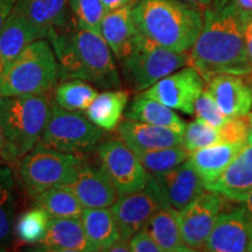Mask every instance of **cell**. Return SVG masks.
<instances>
[{"label":"cell","instance_id":"6da1fadb","mask_svg":"<svg viewBox=\"0 0 252 252\" xmlns=\"http://www.w3.org/2000/svg\"><path fill=\"white\" fill-rule=\"evenodd\" d=\"M188 65L193 67L204 82L220 74L238 76L251 74L243 19L237 5L232 2L206 11L200 35L188 53Z\"/></svg>","mask_w":252,"mask_h":252},{"label":"cell","instance_id":"7a4b0ae2","mask_svg":"<svg viewBox=\"0 0 252 252\" xmlns=\"http://www.w3.org/2000/svg\"><path fill=\"white\" fill-rule=\"evenodd\" d=\"M48 41L58 61L60 80L93 82L104 89L121 86L111 49L100 34L76 26L54 34Z\"/></svg>","mask_w":252,"mask_h":252},{"label":"cell","instance_id":"3957f363","mask_svg":"<svg viewBox=\"0 0 252 252\" xmlns=\"http://www.w3.org/2000/svg\"><path fill=\"white\" fill-rule=\"evenodd\" d=\"M132 19L141 35L174 52H188L203 26L201 12L181 0H138Z\"/></svg>","mask_w":252,"mask_h":252},{"label":"cell","instance_id":"277c9868","mask_svg":"<svg viewBox=\"0 0 252 252\" xmlns=\"http://www.w3.org/2000/svg\"><path fill=\"white\" fill-rule=\"evenodd\" d=\"M58 78L59 65L50 42L34 40L0 75V97L45 94Z\"/></svg>","mask_w":252,"mask_h":252},{"label":"cell","instance_id":"5b68a950","mask_svg":"<svg viewBox=\"0 0 252 252\" xmlns=\"http://www.w3.org/2000/svg\"><path fill=\"white\" fill-rule=\"evenodd\" d=\"M49 113L45 94L0 97V128L21 158L40 141Z\"/></svg>","mask_w":252,"mask_h":252},{"label":"cell","instance_id":"8992f818","mask_svg":"<svg viewBox=\"0 0 252 252\" xmlns=\"http://www.w3.org/2000/svg\"><path fill=\"white\" fill-rule=\"evenodd\" d=\"M86 163L82 154L68 153L37 143L21 158L20 178L32 197L47 189L68 186Z\"/></svg>","mask_w":252,"mask_h":252},{"label":"cell","instance_id":"52a82bcc","mask_svg":"<svg viewBox=\"0 0 252 252\" xmlns=\"http://www.w3.org/2000/svg\"><path fill=\"white\" fill-rule=\"evenodd\" d=\"M188 65L187 52H174L138 32L132 52L123 60V70L135 91H144L161 78Z\"/></svg>","mask_w":252,"mask_h":252},{"label":"cell","instance_id":"ba28073f","mask_svg":"<svg viewBox=\"0 0 252 252\" xmlns=\"http://www.w3.org/2000/svg\"><path fill=\"white\" fill-rule=\"evenodd\" d=\"M104 135L82 112L68 111L50 100V113L40 143L68 153L83 154L96 147Z\"/></svg>","mask_w":252,"mask_h":252},{"label":"cell","instance_id":"9c48e42d","mask_svg":"<svg viewBox=\"0 0 252 252\" xmlns=\"http://www.w3.org/2000/svg\"><path fill=\"white\" fill-rule=\"evenodd\" d=\"M100 168L115 186L119 196L134 193L146 186L150 179L139 158L122 139H110L99 145Z\"/></svg>","mask_w":252,"mask_h":252},{"label":"cell","instance_id":"30bf717a","mask_svg":"<svg viewBox=\"0 0 252 252\" xmlns=\"http://www.w3.org/2000/svg\"><path fill=\"white\" fill-rule=\"evenodd\" d=\"M171 207L156 178L150 175L146 186L134 193L119 196L111 212L117 223L119 235L128 241L135 232L146 225L149 220L158 210Z\"/></svg>","mask_w":252,"mask_h":252},{"label":"cell","instance_id":"8fae6325","mask_svg":"<svg viewBox=\"0 0 252 252\" xmlns=\"http://www.w3.org/2000/svg\"><path fill=\"white\" fill-rule=\"evenodd\" d=\"M204 90V81L193 67H184L143 91V96L173 110L193 115L196 99Z\"/></svg>","mask_w":252,"mask_h":252},{"label":"cell","instance_id":"7c38bea8","mask_svg":"<svg viewBox=\"0 0 252 252\" xmlns=\"http://www.w3.org/2000/svg\"><path fill=\"white\" fill-rule=\"evenodd\" d=\"M223 208L224 201L222 195L208 190L179 210L178 219L182 238L191 251L203 249Z\"/></svg>","mask_w":252,"mask_h":252},{"label":"cell","instance_id":"4fadbf2b","mask_svg":"<svg viewBox=\"0 0 252 252\" xmlns=\"http://www.w3.org/2000/svg\"><path fill=\"white\" fill-rule=\"evenodd\" d=\"M202 250L210 252H252V219L242 207L220 213Z\"/></svg>","mask_w":252,"mask_h":252},{"label":"cell","instance_id":"5bb4252c","mask_svg":"<svg viewBox=\"0 0 252 252\" xmlns=\"http://www.w3.org/2000/svg\"><path fill=\"white\" fill-rule=\"evenodd\" d=\"M207 83L206 90L229 119L244 117L251 112L252 89L238 75H216Z\"/></svg>","mask_w":252,"mask_h":252},{"label":"cell","instance_id":"9a60e30c","mask_svg":"<svg viewBox=\"0 0 252 252\" xmlns=\"http://www.w3.org/2000/svg\"><path fill=\"white\" fill-rule=\"evenodd\" d=\"M153 176L165 194L167 202L178 212L196 200L206 189L202 179L188 159L171 171Z\"/></svg>","mask_w":252,"mask_h":252},{"label":"cell","instance_id":"2e32d148","mask_svg":"<svg viewBox=\"0 0 252 252\" xmlns=\"http://www.w3.org/2000/svg\"><path fill=\"white\" fill-rule=\"evenodd\" d=\"M15 8L33 26L39 39L48 40L68 27L67 0H18Z\"/></svg>","mask_w":252,"mask_h":252},{"label":"cell","instance_id":"e0dca14e","mask_svg":"<svg viewBox=\"0 0 252 252\" xmlns=\"http://www.w3.org/2000/svg\"><path fill=\"white\" fill-rule=\"evenodd\" d=\"M84 208H109L117 202L119 194L102 168L84 163L75 180L68 185Z\"/></svg>","mask_w":252,"mask_h":252},{"label":"cell","instance_id":"ac0fdd59","mask_svg":"<svg viewBox=\"0 0 252 252\" xmlns=\"http://www.w3.org/2000/svg\"><path fill=\"white\" fill-rule=\"evenodd\" d=\"M119 138L135 153L182 145V135L169 128L125 119L117 126Z\"/></svg>","mask_w":252,"mask_h":252},{"label":"cell","instance_id":"d6986e66","mask_svg":"<svg viewBox=\"0 0 252 252\" xmlns=\"http://www.w3.org/2000/svg\"><path fill=\"white\" fill-rule=\"evenodd\" d=\"M206 190L228 200L252 190V143L247 141L224 172L215 181L206 185Z\"/></svg>","mask_w":252,"mask_h":252},{"label":"cell","instance_id":"ffe728a7","mask_svg":"<svg viewBox=\"0 0 252 252\" xmlns=\"http://www.w3.org/2000/svg\"><path fill=\"white\" fill-rule=\"evenodd\" d=\"M132 6L106 12L100 26V35L116 58L123 61L132 52L138 31L132 19Z\"/></svg>","mask_w":252,"mask_h":252},{"label":"cell","instance_id":"44dd1931","mask_svg":"<svg viewBox=\"0 0 252 252\" xmlns=\"http://www.w3.org/2000/svg\"><path fill=\"white\" fill-rule=\"evenodd\" d=\"M39 250L47 252H91L81 219H50Z\"/></svg>","mask_w":252,"mask_h":252},{"label":"cell","instance_id":"7402d4cb","mask_svg":"<svg viewBox=\"0 0 252 252\" xmlns=\"http://www.w3.org/2000/svg\"><path fill=\"white\" fill-rule=\"evenodd\" d=\"M37 39L35 30L14 6L0 32V75L31 42Z\"/></svg>","mask_w":252,"mask_h":252},{"label":"cell","instance_id":"603a6c76","mask_svg":"<svg viewBox=\"0 0 252 252\" xmlns=\"http://www.w3.org/2000/svg\"><path fill=\"white\" fill-rule=\"evenodd\" d=\"M247 143H219L190 152L188 161L206 185L215 181Z\"/></svg>","mask_w":252,"mask_h":252},{"label":"cell","instance_id":"cb8c5ba5","mask_svg":"<svg viewBox=\"0 0 252 252\" xmlns=\"http://www.w3.org/2000/svg\"><path fill=\"white\" fill-rule=\"evenodd\" d=\"M90 250L109 251L121 238L119 230L111 209L108 208H84L81 217Z\"/></svg>","mask_w":252,"mask_h":252},{"label":"cell","instance_id":"d4e9b609","mask_svg":"<svg viewBox=\"0 0 252 252\" xmlns=\"http://www.w3.org/2000/svg\"><path fill=\"white\" fill-rule=\"evenodd\" d=\"M125 117L126 119L169 128L181 135H184L187 126L184 119L179 117L173 109L157 100L147 98L141 94L132 100L128 108H126Z\"/></svg>","mask_w":252,"mask_h":252},{"label":"cell","instance_id":"484cf974","mask_svg":"<svg viewBox=\"0 0 252 252\" xmlns=\"http://www.w3.org/2000/svg\"><path fill=\"white\" fill-rule=\"evenodd\" d=\"M143 229L149 231L162 252H191L182 238L178 210L174 208L158 210Z\"/></svg>","mask_w":252,"mask_h":252},{"label":"cell","instance_id":"4316f807","mask_svg":"<svg viewBox=\"0 0 252 252\" xmlns=\"http://www.w3.org/2000/svg\"><path fill=\"white\" fill-rule=\"evenodd\" d=\"M130 94L125 90H110L98 94L86 110L87 117L104 131L117 128L121 123Z\"/></svg>","mask_w":252,"mask_h":252},{"label":"cell","instance_id":"83f0119b","mask_svg":"<svg viewBox=\"0 0 252 252\" xmlns=\"http://www.w3.org/2000/svg\"><path fill=\"white\" fill-rule=\"evenodd\" d=\"M36 206L45 209L50 219H81L84 207L68 186L53 187L37 194Z\"/></svg>","mask_w":252,"mask_h":252},{"label":"cell","instance_id":"f1b7e54d","mask_svg":"<svg viewBox=\"0 0 252 252\" xmlns=\"http://www.w3.org/2000/svg\"><path fill=\"white\" fill-rule=\"evenodd\" d=\"M98 94L83 80H64L55 88L54 102L68 111L83 112Z\"/></svg>","mask_w":252,"mask_h":252},{"label":"cell","instance_id":"f546056e","mask_svg":"<svg viewBox=\"0 0 252 252\" xmlns=\"http://www.w3.org/2000/svg\"><path fill=\"white\" fill-rule=\"evenodd\" d=\"M15 207V184L12 169L0 163V249L11 238Z\"/></svg>","mask_w":252,"mask_h":252},{"label":"cell","instance_id":"4dcf8cb0","mask_svg":"<svg viewBox=\"0 0 252 252\" xmlns=\"http://www.w3.org/2000/svg\"><path fill=\"white\" fill-rule=\"evenodd\" d=\"M190 152L184 145H176L165 149L138 152L141 165L150 175H158L175 168L189 158Z\"/></svg>","mask_w":252,"mask_h":252},{"label":"cell","instance_id":"1f68e13d","mask_svg":"<svg viewBox=\"0 0 252 252\" xmlns=\"http://www.w3.org/2000/svg\"><path fill=\"white\" fill-rule=\"evenodd\" d=\"M50 216L42 208L36 206L19 217L15 225V234L19 241L27 244H35L45 237Z\"/></svg>","mask_w":252,"mask_h":252},{"label":"cell","instance_id":"d6a6232c","mask_svg":"<svg viewBox=\"0 0 252 252\" xmlns=\"http://www.w3.org/2000/svg\"><path fill=\"white\" fill-rule=\"evenodd\" d=\"M219 143H222L220 127L197 118L196 121L189 123L186 126L185 133L182 135V145L189 152H194Z\"/></svg>","mask_w":252,"mask_h":252},{"label":"cell","instance_id":"836d02e7","mask_svg":"<svg viewBox=\"0 0 252 252\" xmlns=\"http://www.w3.org/2000/svg\"><path fill=\"white\" fill-rule=\"evenodd\" d=\"M69 5L78 28L100 34V26L106 14L102 0H70Z\"/></svg>","mask_w":252,"mask_h":252},{"label":"cell","instance_id":"e575fe53","mask_svg":"<svg viewBox=\"0 0 252 252\" xmlns=\"http://www.w3.org/2000/svg\"><path fill=\"white\" fill-rule=\"evenodd\" d=\"M194 113L197 119L208 123V124L220 127L229 118L220 111L212 94L204 89L194 105Z\"/></svg>","mask_w":252,"mask_h":252},{"label":"cell","instance_id":"d590c367","mask_svg":"<svg viewBox=\"0 0 252 252\" xmlns=\"http://www.w3.org/2000/svg\"><path fill=\"white\" fill-rule=\"evenodd\" d=\"M222 143H247L249 135L248 116L230 118L220 127Z\"/></svg>","mask_w":252,"mask_h":252},{"label":"cell","instance_id":"8d00e7d4","mask_svg":"<svg viewBox=\"0 0 252 252\" xmlns=\"http://www.w3.org/2000/svg\"><path fill=\"white\" fill-rule=\"evenodd\" d=\"M128 244H130V250L132 252H162L152 236L145 229L135 232L128 239Z\"/></svg>","mask_w":252,"mask_h":252},{"label":"cell","instance_id":"74e56055","mask_svg":"<svg viewBox=\"0 0 252 252\" xmlns=\"http://www.w3.org/2000/svg\"><path fill=\"white\" fill-rule=\"evenodd\" d=\"M21 159L18 150L9 141L0 128V163L2 165H14Z\"/></svg>","mask_w":252,"mask_h":252},{"label":"cell","instance_id":"f35d334b","mask_svg":"<svg viewBox=\"0 0 252 252\" xmlns=\"http://www.w3.org/2000/svg\"><path fill=\"white\" fill-rule=\"evenodd\" d=\"M242 12V19H243V31H244V39L245 47H247L248 60L252 68V11H243Z\"/></svg>","mask_w":252,"mask_h":252},{"label":"cell","instance_id":"ab89813d","mask_svg":"<svg viewBox=\"0 0 252 252\" xmlns=\"http://www.w3.org/2000/svg\"><path fill=\"white\" fill-rule=\"evenodd\" d=\"M18 0H0V32L5 26L9 14L13 11Z\"/></svg>","mask_w":252,"mask_h":252},{"label":"cell","instance_id":"60d3db41","mask_svg":"<svg viewBox=\"0 0 252 252\" xmlns=\"http://www.w3.org/2000/svg\"><path fill=\"white\" fill-rule=\"evenodd\" d=\"M230 201L237 203L239 207H242L243 209L247 210V213L252 219V190L242 195H237V196L230 198Z\"/></svg>","mask_w":252,"mask_h":252},{"label":"cell","instance_id":"b9f144b4","mask_svg":"<svg viewBox=\"0 0 252 252\" xmlns=\"http://www.w3.org/2000/svg\"><path fill=\"white\" fill-rule=\"evenodd\" d=\"M137 1L138 0H102L106 12L124 7V6H127V5H133L134 2Z\"/></svg>","mask_w":252,"mask_h":252},{"label":"cell","instance_id":"7bdbcfd3","mask_svg":"<svg viewBox=\"0 0 252 252\" xmlns=\"http://www.w3.org/2000/svg\"><path fill=\"white\" fill-rule=\"evenodd\" d=\"M109 251L112 252H128L130 250V244H128V241H124V239L119 238L115 244L110 248Z\"/></svg>","mask_w":252,"mask_h":252},{"label":"cell","instance_id":"ee69618b","mask_svg":"<svg viewBox=\"0 0 252 252\" xmlns=\"http://www.w3.org/2000/svg\"><path fill=\"white\" fill-rule=\"evenodd\" d=\"M234 4L243 11H252V0H234Z\"/></svg>","mask_w":252,"mask_h":252},{"label":"cell","instance_id":"f6af8a7d","mask_svg":"<svg viewBox=\"0 0 252 252\" xmlns=\"http://www.w3.org/2000/svg\"><path fill=\"white\" fill-rule=\"evenodd\" d=\"M181 1H185V2H187V4L193 5V6H201V7H206V6L212 4L213 0H181Z\"/></svg>","mask_w":252,"mask_h":252},{"label":"cell","instance_id":"bcb514c9","mask_svg":"<svg viewBox=\"0 0 252 252\" xmlns=\"http://www.w3.org/2000/svg\"><path fill=\"white\" fill-rule=\"evenodd\" d=\"M249 119V135H248V141L249 143H252V113L250 112L248 115Z\"/></svg>","mask_w":252,"mask_h":252},{"label":"cell","instance_id":"7dc6e473","mask_svg":"<svg viewBox=\"0 0 252 252\" xmlns=\"http://www.w3.org/2000/svg\"><path fill=\"white\" fill-rule=\"evenodd\" d=\"M214 1V8H219V7H222V6H224L226 2H228V0H213Z\"/></svg>","mask_w":252,"mask_h":252},{"label":"cell","instance_id":"c3c4849f","mask_svg":"<svg viewBox=\"0 0 252 252\" xmlns=\"http://www.w3.org/2000/svg\"><path fill=\"white\" fill-rule=\"evenodd\" d=\"M249 75H251V77H250V80H249L248 83L250 84V87H251V89H252V72H251V74H249Z\"/></svg>","mask_w":252,"mask_h":252}]
</instances>
